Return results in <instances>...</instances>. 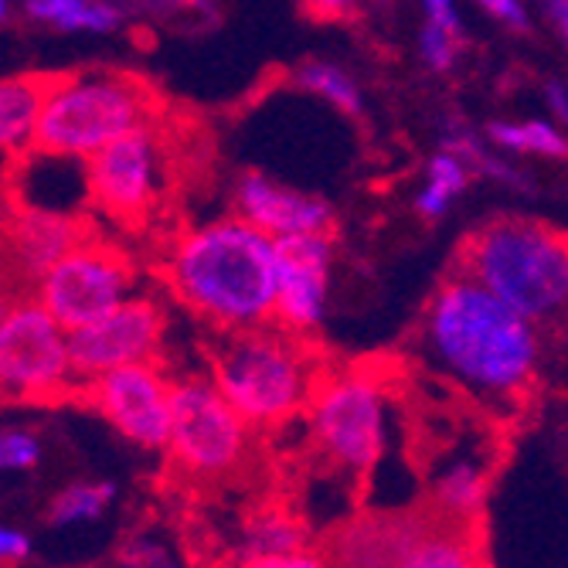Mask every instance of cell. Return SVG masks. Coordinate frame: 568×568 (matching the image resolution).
I'll use <instances>...</instances> for the list:
<instances>
[{"instance_id":"7","label":"cell","mask_w":568,"mask_h":568,"mask_svg":"<svg viewBox=\"0 0 568 568\" xmlns=\"http://www.w3.org/2000/svg\"><path fill=\"white\" fill-rule=\"evenodd\" d=\"M161 120L123 133L120 140L85 158L89 201L126 232H143L150 222H158L168 178L178 168L174 136L161 133Z\"/></svg>"},{"instance_id":"11","label":"cell","mask_w":568,"mask_h":568,"mask_svg":"<svg viewBox=\"0 0 568 568\" xmlns=\"http://www.w3.org/2000/svg\"><path fill=\"white\" fill-rule=\"evenodd\" d=\"M72 405L95 408L143 449H164L171 443V382L153 361L79 378Z\"/></svg>"},{"instance_id":"35","label":"cell","mask_w":568,"mask_h":568,"mask_svg":"<svg viewBox=\"0 0 568 568\" xmlns=\"http://www.w3.org/2000/svg\"><path fill=\"white\" fill-rule=\"evenodd\" d=\"M548 14L558 24V31L568 38V0H548Z\"/></svg>"},{"instance_id":"8","label":"cell","mask_w":568,"mask_h":568,"mask_svg":"<svg viewBox=\"0 0 568 568\" xmlns=\"http://www.w3.org/2000/svg\"><path fill=\"white\" fill-rule=\"evenodd\" d=\"M252 426L215 382L171 385V463L191 484L219 487L242 474Z\"/></svg>"},{"instance_id":"3","label":"cell","mask_w":568,"mask_h":568,"mask_svg":"<svg viewBox=\"0 0 568 568\" xmlns=\"http://www.w3.org/2000/svg\"><path fill=\"white\" fill-rule=\"evenodd\" d=\"M459 273L528 321L568 310V232L531 219H494L459 245Z\"/></svg>"},{"instance_id":"5","label":"cell","mask_w":568,"mask_h":568,"mask_svg":"<svg viewBox=\"0 0 568 568\" xmlns=\"http://www.w3.org/2000/svg\"><path fill=\"white\" fill-rule=\"evenodd\" d=\"M161 116H168L164 95L133 72H65L44 102L24 158H92L123 133Z\"/></svg>"},{"instance_id":"1","label":"cell","mask_w":568,"mask_h":568,"mask_svg":"<svg viewBox=\"0 0 568 568\" xmlns=\"http://www.w3.org/2000/svg\"><path fill=\"white\" fill-rule=\"evenodd\" d=\"M423 344L433 368L484 405L514 408L538 375L535 321L463 273L429 300Z\"/></svg>"},{"instance_id":"22","label":"cell","mask_w":568,"mask_h":568,"mask_svg":"<svg viewBox=\"0 0 568 568\" xmlns=\"http://www.w3.org/2000/svg\"><path fill=\"white\" fill-rule=\"evenodd\" d=\"M28 11L38 21H51L62 31L89 28V31H110L120 21L116 8L95 4V0H28Z\"/></svg>"},{"instance_id":"13","label":"cell","mask_w":568,"mask_h":568,"mask_svg":"<svg viewBox=\"0 0 568 568\" xmlns=\"http://www.w3.org/2000/svg\"><path fill=\"white\" fill-rule=\"evenodd\" d=\"M164 337V310L153 300H123L113 314L72 331L69 354L75 378H95L123 365L153 361Z\"/></svg>"},{"instance_id":"29","label":"cell","mask_w":568,"mask_h":568,"mask_svg":"<svg viewBox=\"0 0 568 568\" xmlns=\"http://www.w3.org/2000/svg\"><path fill=\"white\" fill-rule=\"evenodd\" d=\"M365 0H300V11L317 21V24H341V21H351Z\"/></svg>"},{"instance_id":"19","label":"cell","mask_w":568,"mask_h":568,"mask_svg":"<svg viewBox=\"0 0 568 568\" xmlns=\"http://www.w3.org/2000/svg\"><path fill=\"white\" fill-rule=\"evenodd\" d=\"M402 568H490L484 531L480 525L439 521L416 548H412Z\"/></svg>"},{"instance_id":"15","label":"cell","mask_w":568,"mask_h":568,"mask_svg":"<svg viewBox=\"0 0 568 568\" xmlns=\"http://www.w3.org/2000/svg\"><path fill=\"white\" fill-rule=\"evenodd\" d=\"M0 232L28 263V270L44 276L48 266H55L69 248H75L99 229L82 215L38 209V204L21 201L18 191H8L4 201H0Z\"/></svg>"},{"instance_id":"34","label":"cell","mask_w":568,"mask_h":568,"mask_svg":"<svg viewBox=\"0 0 568 568\" xmlns=\"http://www.w3.org/2000/svg\"><path fill=\"white\" fill-rule=\"evenodd\" d=\"M28 555V538L24 535H14V531H0V558L8 561H18Z\"/></svg>"},{"instance_id":"17","label":"cell","mask_w":568,"mask_h":568,"mask_svg":"<svg viewBox=\"0 0 568 568\" xmlns=\"http://www.w3.org/2000/svg\"><path fill=\"white\" fill-rule=\"evenodd\" d=\"M65 72H28L0 79V153L21 161L31 150V136L48 95L62 85Z\"/></svg>"},{"instance_id":"4","label":"cell","mask_w":568,"mask_h":568,"mask_svg":"<svg viewBox=\"0 0 568 568\" xmlns=\"http://www.w3.org/2000/svg\"><path fill=\"white\" fill-rule=\"evenodd\" d=\"M212 378L252 429H276L306 412L324 378L321 361L293 331H219Z\"/></svg>"},{"instance_id":"24","label":"cell","mask_w":568,"mask_h":568,"mask_svg":"<svg viewBox=\"0 0 568 568\" xmlns=\"http://www.w3.org/2000/svg\"><path fill=\"white\" fill-rule=\"evenodd\" d=\"M490 140L507 146V150H518V153H541V158H565L568 153V140L548 126V123H490L487 126Z\"/></svg>"},{"instance_id":"2","label":"cell","mask_w":568,"mask_h":568,"mask_svg":"<svg viewBox=\"0 0 568 568\" xmlns=\"http://www.w3.org/2000/svg\"><path fill=\"white\" fill-rule=\"evenodd\" d=\"M161 280L215 331H248L276 317V239L245 219L174 232Z\"/></svg>"},{"instance_id":"16","label":"cell","mask_w":568,"mask_h":568,"mask_svg":"<svg viewBox=\"0 0 568 568\" xmlns=\"http://www.w3.org/2000/svg\"><path fill=\"white\" fill-rule=\"evenodd\" d=\"M235 209H239V219H245L255 229H263L273 239L331 232V225H334V212L327 209V201L283 187L273 178L255 174V171H248L239 181Z\"/></svg>"},{"instance_id":"30","label":"cell","mask_w":568,"mask_h":568,"mask_svg":"<svg viewBox=\"0 0 568 568\" xmlns=\"http://www.w3.org/2000/svg\"><path fill=\"white\" fill-rule=\"evenodd\" d=\"M38 459V443L28 433L0 436V467H31Z\"/></svg>"},{"instance_id":"10","label":"cell","mask_w":568,"mask_h":568,"mask_svg":"<svg viewBox=\"0 0 568 568\" xmlns=\"http://www.w3.org/2000/svg\"><path fill=\"white\" fill-rule=\"evenodd\" d=\"M133 280V255L95 232L69 248L55 266H48L38 296L65 331H79L113 314L126 300Z\"/></svg>"},{"instance_id":"6","label":"cell","mask_w":568,"mask_h":568,"mask_svg":"<svg viewBox=\"0 0 568 568\" xmlns=\"http://www.w3.org/2000/svg\"><path fill=\"white\" fill-rule=\"evenodd\" d=\"M310 443L334 470L365 477L388 446V388L372 368L324 372L306 405Z\"/></svg>"},{"instance_id":"32","label":"cell","mask_w":568,"mask_h":568,"mask_svg":"<svg viewBox=\"0 0 568 568\" xmlns=\"http://www.w3.org/2000/svg\"><path fill=\"white\" fill-rule=\"evenodd\" d=\"M423 8H426V21H429V24H436V28H443V31L463 38V31H459V14H456V4H453V0H423Z\"/></svg>"},{"instance_id":"37","label":"cell","mask_w":568,"mask_h":568,"mask_svg":"<svg viewBox=\"0 0 568 568\" xmlns=\"http://www.w3.org/2000/svg\"><path fill=\"white\" fill-rule=\"evenodd\" d=\"M0 201H4V194H0Z\"/></svg>"},{"instance_id":"33","label":"cell","mask_w":568,"mask_h":568,"mask_svg":"<svg viewBox=\"0 0 568 568\" xmlns=\"http://www.w3.org/2000/svg\"><path fill=\"white\" fill-rule=\"evenodd\" d=\"M123 565L126 568H174L168 555L153 545H126L123 548Z\"/></svg>"},{"instance_id":"14","label":"cell","mask_w":568,"mask_h":568,"mask_svg":"<svg viewBox=\"0 0 568 568\" xmlns=\"http://www.w3.org/2000/svg\"><path fill=\"white\" fill-rule=\"evenodd\" d=\"M334 245L327 232L276 239V321L306 334L324 321Z\"/></svg>"},{"instance_id":"26","label":"cell","mask_w":568,"mask_h":568,"mask_svg":"<svg viewBox=\"0 0 568 568\" xmlns=\"http://www.w3.org/2000/svg\"><path fill=\"white\" fill-rule=\"evenodd\" d=\"M113 500V487L110 484H79L69 487L65 494H59V500L51 504L48 518L55 525H69V521H92L99 518L106 504Z\"/></svg>"},{"instance_id":"23","label":"cell","mask_w":568,"mask_h":568,"mask_svg":"<svg viewBox=\"0 0 568 568\" xmlns=\"http://www.w3.org/2000/svg\"><path fill=\"white\" fill-rule=\"evenodd\" d=\"M296 82H300V89H306V92H314V95H324L331 106H337L341 113H347V116H357L361 113V89H357V82L347 75V72H341L337 65H327V62H306V65H300L296 69Z\"/></svg>"},{"instance_id":"12","label":"cell","mask_w":568,"mask_h":568,"mask_svg":"<svg viewBox=\"0 0 568 568\" xmlns=\"http://www.w3.org/2000/svg\"><path fill=\"white\" fill-rule=\"evenodd\" d=\"M443 518L433 507L365 510L324 538L327 568H402V561Z\"/></svg>"},{"instance_id":"27","label":"cell","mask_w":568,"mask_h":568,"mask_svg":"<svg viewBox=\"0 0 568 568\" xmlns=\"http://www.w3.org/2000/svg\"><path fill=\"white\" fill-rule=\"evenodd\" d=\"M459 41L463 38H456V34H449V31H443V28L426 21V28H423V59H426V65L433 72H446L456 62Z\"/></svg>"},{"instance_id":"20","label":"cell","mask_w":568,"mask_h":568,"mask_svg":"<svg viewBox=\"0 0 568 568\" xmlns=\"http://www.w3.org/2000/svg\"><path fill=\"white\" fill-rule=\"evenodd\" d=\"M310 548V531L303 518L293 510L270 504L248 514L245 521V538H242V558L245 555H280V551H300Z\"/></svg>"},{"instance_id":"28","label":"cell","mask_w":568,"mask_h":568,"mask_svg":"<svg viewBox=\"0 0 568 568\" xmlns=\"http://www.w3.org/2000/svg\"><path fill=\"white\" fill-rule=\"evenodd\" d=\"M235 568H327L324 551L300 548V551H280V555H245Z\"/></svg>"},{"instance_id":"36","label":"cell","mask_w":568,"mask_h":568,"mask_svg":"<svg viewBox=\"0 0 568 568\" xmlns=\"http://www.w3.org/2000/svg\"><path fill=\"white\" fill-rule=\"evenodd\" d=\"M4 14H8V4H4V0H0V21H4Z\"/></svg>"},{"instance_id":"18","label":"cell","mask_w":568,"mask_h":568,"mask_svg":"<svg viewBox=\"0 0 568 568\" xmlns=\"http://www.w3.org/2000/svg\"><path fill=\"white\" fill-rule=\"evenodd\" d=\"M490 494V470L484 459H456L446 467L436 484H433V500L429 507L439 514L443 521L456 525H480L484 507Z\"/></svg>"},{"instance_id":"31","label":"cell","mask_w":568,"mask_h":568,"mask_svg":"<svg viewBox=\"0 0 568 568\" xmlns=\"http://www.w3.org/2000/svg\"><path fill=\"white\" fill-rule=\"evenodd\" d=\"M477 4H480L490 18H497V21H504V24H510V28H518V31L528 28V14H525V4H521V0H477Z\"/></svg>"},{"instance_id":"21","label":"cell","mask_w":568,"mask_h":568,"mask_svg":"<svg viewBox=\"0 0 568 568\" xmlns=\"http://www.w3.org/2000/svg\"><path fill=\"white\" fill-rule=\"evenodd\" d=\"M467 178H470V164L459 158V150H443L429 161V171H426V187L419 194V212L426 219H439L449 204L463 194L467 187Z\"/></svg>"},{"instance_id":"9","label":"cell","mask_w":568,"mask_h":568,"mask_svg":"<svg viewBox=\"0 0 568 568\" xmlns=\"http://www.w3.org/2000/svg\"><path fill=\"white\" fill-rule=\"evenodd\" d=\"M72 372L62 324L28 300L0 321V405H72Z\"/></svg>"},{"instance_id":"25","label":"cell","mask_w":568,"mask_h":568,"mask_svg":"<svg viewBox=\"0 0 568 568\" xmlns=\"http://www.w3.org/2000/svg\"><path fill=\"white\" fill-rule=\"evenodd\" d=\"M41 290V276L28 270V263L14 252V245L0 232V321H4L14 306L34 300Z\"/></svg>"}]
</instances>
